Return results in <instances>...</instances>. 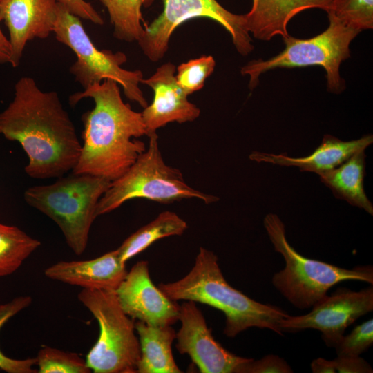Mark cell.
I'll list each match as a JSON object with an SVG mask.
<instances>
[{
    "instance_id": "obj_1",
    "label": "cell",
    "mask_w": 373,
    "mask_h": 373,
    "mask_svg": "<svg viewBox=\"0 0 373 373\" xmlns=\"http://www.w3.org/2000/svg\"><path fill=\"white\" fill-rule=\"evenodd\" d=\"M0 135L19 142L26 153V174L32 178H60L80 156L74 124L55 91H43L30 77L20 78L15 95L0 112Z\"/></svg>"
},
{
    "instance_id": "obj_2",
    "label": "cell",
    "mask_w": 373,
    "mask_h": 373,
    "mask_svg": "<svg viewBox=\"0 0 373 373\" xmlns=\"http://www.w3.org/2000/svg\"><path fill=\"white\" fill-rule=\"evenodd\" d=\"M92 98L95 106L82 116L83 144L74 173H86L113 181L145 151V144L132 138L146 135L141 113L124 102L119 84L105 79L69 97L75 105Z\"/></svg>"
},
{
    "instance_id": "obj_3",
    "label": "cell",
    "mask_w": 373,
    "mask_h": 373,
    "mask_svg": "<svg viewBox=\"0 0 373 373\" xmlns=\"http://www.w3.org/2000/svg\"><path fill=\"white\" fill-rule=\"evenodd\" d=\"M158 288L173 300H191L211 306L225 316L223 333L233 338L251 327L268 329L283 335L280 321L289 314L274 305L258 303L229 285L218 257L200 247L194 266L179 280L160 283Z\"/></svg>"
},
{
    "instance_id": "obj_4",
    "label": "cell",
    "mask_w": 373,
    "mask_h": 373,
    "mask_svg": "<svg viewBox=\"0 0 373 373\" xmlns=\"http://www.w3.org/2000/svg\"><path fill=\"white\" fill-rule=\"evenodd\" d=\"M263 224L274 250L281 254L285 263L283 269L274 274L272 284L296 308H311L332 287L345 280L373 284L372 266L347 269L307 258L289 243L285 224L277 214H267Z\"/></svg>"
},
{
    "instance_id": "obj_5",
    "label": "cell",
    "mask_w": 373,
    "mask_h": 373,
    "mask_svg": "<svg viewBox=\"0 0 373 373\" xmlns=\"http://www.w3.org/2000/svg\"><path fill=\"white\" fill-rule=\"evenodd\" d=\"M111 182L104 178L72 172L52 184L28 188L23 198L57 224L68 247L79 256L86 249L98 202Z\"/></svg>"
},
{
    "instance_id": "obj_6",
    "label": "cell",
    "mask_w": 373,
    "mask_h": 373,
    "mask_svg": "<svg viewBox=\"0 0 373 373\" xmlns=\"http://www.w3.org/2000/svg\"><path fill=\"white\" fill-rule=\"evenodd\" d=\"M148 137V148L122 176L111 182L99 199L96 210L97 217L109 213L135 198L162 204L189 198H197L205 204L219 200L215 195L188 185L179 169L164 162L156 133Z\"/></svg>"
},
{
    "instance_id": "obj_7",
    "label": "cell",
    "mask_w": 373,
    "mask_h": 373,
    "mask_svg": "<svg viewBox=\"0 0 373 373\" xmlns=\"http://www.w3.org/2000/svg\"><path fill=\"white\" fill-rule=\"evenodd\" d=\"M327 13L329 26L322 33L305 39L290 35L283 38L285 48L279 54L267 60H253L242 67V74L249 76V88H254L260 76L270 70L320 66L325 70L328 90L342 92L345 82L340 76V66L350 57V45L360 31L343 24L332 12Z\"/></svg>"
},
{
    "instance_id": "obj_8",
    "label": "cell",
    "mask_w": 373,
    "mask_h": 373,
    "mask_svg": "<svg viewBox=\"0 0 373 373\" xmlns=\"http://www.w3.org/2000/svg\"><path fill=\"white\" fill-rule=\"evenodd\" d=\"M78 300L99 326V336L86 361L95 373H137L140 358L135 320L126 315L115 291L82 289Z\"/></svg>"
},
{
    "instance_id": "obj_9",
    "label": "cell",
    "mask_w": 373,
    "mask_h": 373,
    "mask_svg": "<svg viewBox=\"0 0 373 373\" xmlns=\"http://www.w3.org/2000/svg\"><path fill=\"white\" fill-rule=\"evenodd\" d=\"M53 32L58 41L75 53L77 60L70 66V72L84 90L105 79H112L122 86L128 99L143 108L148 106L139 86L143 79L142 71L122 68L121 66L127 57L122 52L98 50L85 31L80 18L60 3Z\"/></svg>"
},
{
    "instance_id": "obj_10",
    "label": "cell",
    "mask_w": 373,
    "mask_h": 373,
    "mask_svg": "<svg viewBox=\"0 0 373 373\" xmlns=\"http://www.w3.org/2000/svg\"><path fill=\"white\" fill-rule=\"evenodd\" d=\"M163 3L162 12L144 27L137 41L143 53L151 61L162 59L168 50L173 31L184 21L196 17H207L222 26L242 55H247L253 50L244 14L232 13L216 0H163Z\"/></svg>"
},
{
    "instance_id": "obj_11",
    "label": "cell",
    "mask_w": 373,
    "mask_h": 373,
    "mask_svg": "<svg viewBox=\"0 0 373 373\" xmlns=\"http://www.w3.org/2000/svg\"><path fill=\"white\" fill-rule=\"evenodd\" d=\"M304 315L283 318L279 327L283 332H299L307 329L318 330L328 347H334L345 329L358 318L373 310V287L358 291L339 288L314 304Z\"/></svg>"
},
{
    "instance_id": "obj_12",
    "label": "cell",
    "mask_w": 373,
    "mask_h": 373,
    "mask_svg": "<svg viewBox=\"0 0 373 373\" xmlns=\"http://www.w3.org/2000/svg\"><path fill=\"white\" fill-rule=\"evenodd\" d=\"M179 321L175 347L180 354L190 356L200 372L239 373L251 359L229 352L214 339L195 302L186 300L180 305Z\"/></svg>"
},
{
    "instance_id": "obj_13",
    "label": "cell",
    "mask_w": 373,
    "mask_h": 373,
    "mask_svg": "<svg viewBox=\"0 0 373 373\" xmlns=\"http://www.w3.org/2000/svg\"><path fill=\"white\" fill-rule=\"evenodd\" d=\"M115 293L122 310L133 320L155 326L179 321L180 305L155 286L146 260L132 267Z\"/></svg>"
},
{
    "instance_id": "obj_14",
    "label": "cell",
    "mask_w": 373,
    "mask_h": 373,
    "mask_svg": "<svg viewBox=\"0 0 373 373\" xmlns=\"http://www.w3.org/2000/svg\"><path fill=\"white\" fill-rule=\"evenodd\" d=\"M57 0H0V21L9 31L12 67L19 65L26 44L45 39L53 31Z\"/></svg>"
},
{
    "instance_id": "obj_15",
    "label": "cell",
    "mask_w": 373,
    "mask_h": 373,
    "mask_svg": "<svg viewBox=\"0 0 373 373\" xmlns=\"http://www.w3.org/2000/svg\"><path fill=\"white\" fill-rule=\"evenodd\" d=\"M175 70V66L167 62L142 81L154 93L152 103L141 113L147 136L168 123L192 122L200 116L199 108L188 100V95L178 84Z\"/></svg>"
},
{
    "instance_id": "obj_16",
    "label": "cell",
    "mask_w": 373,
    "mask_h": 373,
    "mask_svg": "<svg viewBox=\"0 0 373 373\" xmlns=\"http://www.w3.org/2000/svg\"><path fill=\"white\" fill-rule=\"evenodd\" d=\"M127 272L116 249L94 259L59 261L44 270L45 276L52 280L107 291H115Z\"/></svg>"
},
{
    "instance_id": "obj_17",
    "label": "cell",
    "mask_w": 373,
    "mask_h": 373,
    "mask_svg": "<svg viewBox=\"0 0 373 373\" xmlns=\"http://www.w3.org/2000/svg\"><path fill=\"white\" fill-rule=\"evenodd\" d=\"M372 143V135L350 141H343L333 135H325L321 144L305 157H292L284 153L254 151L249 155V159L256 162L296 166L301 171L312 172L320 175L337 167L356 152L365 150Z\"/></svg>"
},
{
    "instance_id": "obj_18",
    "label": "cell",
    "mask_w": 373,
    "mask_h": 373,
    "mask_svg": "<svg viewBox=\"0 0 373 373\" xmlns=\"http://www.w3.org/2000/svg\"><path fill=\"white\" fill-rule=\"evenodd\" d=\"M336 0H252L250 10L244 14L246 28L256 39L269 41L274 37L289 36V21L301 11L320 8L332 10Z\"/></svg>"
},
{
    "instance_id": "obj_19",
    "label": "cell",
    "mask_w": 373,
    "mask_h": 373,
    "mask_svg": "<svg viewBox=\"0 0 373 373\" xmlns=\"http://www.w3.org/2000/svg\"><path fill=\"white\" fill-rule=\"evenodd\" d=\"M140 358L137 373H180L171 350L176 333L171 325L155 326L137 321Z\"/></svg>"
},
{
    "instance_id": "obj_20",
    "label": "cell",
    "mask_w": 373,
    "mask_h": 373,
    "mask_svg": "<svg viewBox=\"0 0 373 373\" xmlns=\"http://www.w3.org/2000/svg\"><path fill=\"white\" fill-rule=\"evenodd\" d=\"M365 150L356 152L337 167L319 175L334 195L373 215V205L364 190Z\"/></svg>"
},
{
    "instance_id": "obj_21",
    "label": "cell",
    "mask_w": 373,
    "mask_h": 373,
    "mask_svg": "<svg viewBox=\"0 0 373 373\" xmlns=\"http://www.w3.org/2000/svg\"><path fill=\"white\" fill-rule=\"evenodd\" d=\"M187 229L186 222L175 213L165 211L153 220L128 236L116 249L124 263L145 250L156 240L182 235Z\"/></svg>"
},
{
    "instance_id": "obj_22",
    "label": "cell",
    "mask_w": 373,
    "mask_h": 373,
    "mask_svg": "<svg viewBox=\"0 0 373 373\" xmlns=\"http://www.w3.org/2000/svg\"><path fill=\"white\" fill-rule=\"evenodd\" d=\"M40 245L17 227L0 223V277L16 271Z\"/></svg>"
},
{
    "instance_id": "obj_23",
    "label": "cell",
    "mask_w": 373,
    "mask_h": 373,
    "mask_svg": "<svg viewBox=\"0 0 373 373\" xmlns=\"http://www.w3.org/2000/svg\"><path fill=\"white\" fill-rule=\"evenodd\" d=\"M106 8L117 39L137 41L145 26L141 8L146 0H101Z\"/></svg>"
},
{
    "instance_id": "obj_24",
    "label": "cell",
    "mask_w": 373,
    "mask_h": 373,
    "mask_svg": "<svg viewBox=\"0 0 373 373\" xmlns=\"http://www.w3.org/2000/svg\"><path fill=\"white\" fill-rule=\"evenodd\" d=\"M37 365L39 373H89L91 370L86 360L77 354L45 346L38 352Z\"/></svg>"
},
{
    "instance_id": "obj_25",
    "label": "cell",
    "mask_w": 373,
    "mask_h": 373,
    "mask_svg": "<svg viewBox=\"0 0 373 373\" xmlns=\"http://www.w3.org/2000/svg\"><path fill=\"white\" fill-rule=\"evenodd\" d=\"M30 296H20L6 303H0V329L13 316L31 305ZM36 358L15 359L0 350V369L8 373H36Z\"/></svg>"
},
{
    "instance_id": "obj_26",
    "label": "cell",
    "mask_w": 373,
    "mask_h": 373,
    "mask_svg": "<svg viewBox=\"0 0 373 373\" xmlns=\"http://www.w3.org/2000/svg\"><path fill=\"white\" fill-rule=\"evenodd\" d=\"M329 12L345 26L360 32L373 28V0H336Z\"/></svg>"
},
{
    "instance_id": "obj_27",
    "label": "cell",
    "mask_w": 373,
    "mask_h": 373,
    "mask_svg": "<svg viewBox=\"0 0 373 373\" xmlns=\"http://www.w3.org/2000/svg\"><path fill=\"white\" fill-rule=\"evenodd\" d=\"M216 61L211 55H203L180 64L176 70V80L186 95L200 90L205 80L213 72Z\"/></svg>"
},
{
    "instance_id": "obj_28",
    "label": "cell",
    "mask_w": 373,
    "mask_h": 373,
    "mask_svg": "<svg viewBox=\"0 0 373 373\" xmlns=\"http://www.w3.org/2000/svg\"><path fill=\"white\" fill-rule=\"evenodd\" d=\"M373 344L372 318L355 327L352 332L343 336L334 347L337 356H360Z\"/></svg>"
},
{
    "instance_id": "obj_29",
    "label": "cell",
    "mask_w": 373,
    "mask_h": 373,
    "mask_svg": "<svg viewBox=\"0 0 373 373\" xmlns=\"http://www.w3.org/2000/svg\"><path fill=\"white\" fill-rule=\"evenodd\" d=\"M314 373H372L371 365L360 356H337L333 360L318 358L310 365Z\"/></svg>"
},
{
    "instance_id": "obj_30",
    "label": "cell",
    "mask_w": 373,
    "mask_h": 373,
    "mask_svg": "<svg viewBox=\"0 0 373 373\" xmlns=\"http://www.w3.org/2000/svg\"><path fill=\"white\" fill-rule=\"evenodd\" d=\"M294 371L282 358L268 354L258 360L251 358L240 369L239 373H291Z\"/></svg>"
},
{
    "instance_id": "obj_31",
    "label": "cell",
    "mask_w": 373,
    "mask_h": 373,
    "mask_svg": "<svg viewBox=\"0 0 373 373\" xmlns=\"http://www.w3.org/2000/svg\"><path fill=\"white\" fill-rule=\"evenodd\" d=\"M72 14L80 19L90 21L97 25H103L104 20L92 4L85 0H57Z\"/></svg>"
},
{
    "instance_id": "obj_32",
    "label": "cell",
    "mask_w": 373,
    "mask_h": 373,
    "mask_svg": "<svg viewBox=\"0 0 373 373\" xmlns=\"http://www.w3.org/2000/svg\"><path fill=\"white\" fill-rule=\"evenodd\" d=\"M11 57L12 51L9 39L3 33L0 27V64H10Z\"/></svg>"
}]
</instances>
